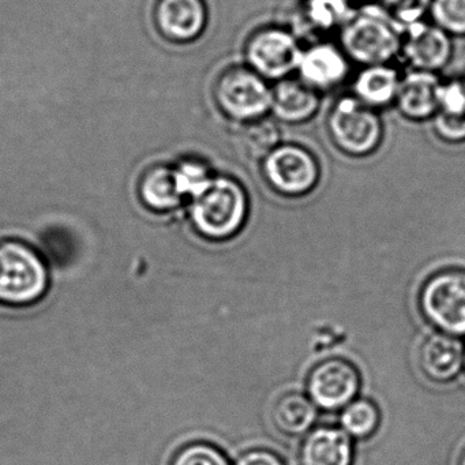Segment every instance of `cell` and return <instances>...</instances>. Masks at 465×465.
Listing matches in <instances>:
<instances>
[{
	"instance_id": "cell-32",
	"label": "cell",
	"mask_w": 465,
	"mask_h": 465,
	"mask_svg": "<svg viewBox=\"0 0 465 465\" xmlns=\"http://www.w3.org/2000/svg\"><path fill=\"white\" fill-rule=\"evenodd\" d=\"M464 364H465V358H464Z\"/></svg>"
},
{
	"instance_id": "cell-1",
	"label": "cell",
	"mask_w": 465,
	"mask_h": 465,
	"mask_svg": "<svg viewBox=\"0 0 465 465\" xmlns=\"http://www.w3.org/2000/svg\"><path fill=\"white\" fill-rule=\"evenodd\" d=\"M340 47L352 64L363 66L391 64L401 55L404 31L378 4L355 9L339 32Z\"/></svg>"
},
{
	"instance_id": "cell-5",
	"label": "cell",
	"mask_w": 465,
	"mask_h": 465,
	"mask_svg": "<svg viewBox=\"0 0 465 465\" xmlns=\"http://www.w3.org/2000/svg\"><path fill=\"white\" fill-rule=\"evenodd\" d=\"M213 97L220 113L236 124H252L271 114V83L247 66L224 70L214 83Z\"/></svg>"
},
{
	"instance_id": "cell-24",
	"label": "cell",
	"mask_w": 465,
	"mask_h": 465,
	"mask_svg": "<svg viewBox=\"0 0 465 465\" xmlns=\"http://www.w3.org/2000/svg\"><path fill=\"white\" fill-rule=\"evenodd\" d=\"M241 141L246 153L254 159L262 160L280 143V132L276 124L266 116L260 121L243 124Z\"/></svg>"
},
{
	"instance_id": "cell-25",
	"label": "cell",
	"mask_w": 465,
	"mask_h": 465,
	"mask_svg": "<svg viewBox=\"0 0 465 465\" xmlns=\"http://www.w3.org/2000/svg\"><path fill=\"white\" fill-rule=\"evenodd\" d=\"M378 5L405 32L411 26L426 21L431 0H380Z\"/></svg>"
},
{
	"instance_id": "cell-18",
	"label": "cell",
	"mask_w": 465,
	"mask_h": 465,
	"mask_svg": "<svg viewBox=\"0 0 465 465\" xmlns=\"http://www.w3.org/2000/svg\"><path fill=\"white\" fill-rule=\"evenodd\" d=\"M432 130L449 143L465 141V85L462 81L442 83L438 111L431 119Z\"/></svg>"
},
{
	"instance_id": "cell-2",
	"label": "cell",
	"mask_w": 465,
	"mask_h": 465,
	"mask_svg": "<svg viewBox=\"0 0 465 465\" xmlns=\"http://www.w3.org/2000/svg\"><path fill=\"white\" fill-rule=\"evenodd\" d=\"M249 213L246 190L231 176L216 175L208 187L192 200L193 225L209 241H225L239 232Z\"/></svg>"
},
{
	"instance_id": "cell-23",
	"label": "cell",
	"mask_w": 465,
	"mask_h": 465,
	"mask_svg": "<svg viewBox=\"0 0 465 465\" xmlns=\"http://www.w3.org/2000/svg\"><path fill=\"white\" fill-rule=\"evenodd\" d=\"M176 182L183 198H195L213 181L214 176L209 165L195 157H186L173 165Z\"/></svg>"
},
{
	"instance_id": "cell-19",
	"label": "cell",
	"mask_w": 465,
	"mask_h": 465,
	"mask_svg": "<svg viewBox=\"0 0 465 465\" xmlns=\"http://www.w3.org/2000/svg\"><path fill=\"white\" fill-rule=\"evenodd\" d=\"M143 205L154 212H168L183 203L173 165L156 164L143 173L138 186Z\"/></svg>"
},
{
	"instance_id": "cell-11",
	"label": "cell",
	"mask_w": 465,
	"mask_h": 465,
	"mask_svg": "<svg viewBox=\"0 0 465 465\" xmlns=\"http://www.w3.org/2000/svg\"><path fill=\"white\" fill-rule=\"evenodd\" d=\"M401 55L412 70L440 72L453 55L451 36L435 24H416L404 32Z\"/></svg>"
},
{
	"instance_id": "cell-28",
	"label": "cell",
	"mask_w": 465,
	"mask_h": 465,
	"mask_svg": "<svg viewBox=\"0 0 465 465\" xmlns=\"http://www.w3.org/2000/svg\"><path fill=\"white\" fill-rule=\"evenodd\" d=\"M233 465H285L282 457L269 449H250L236 460Z\"/></svg>"
},
{
	"instance_id": "cell-21",
	"label": "cell",
	"mask_w": 465,
	"mask_h": 465,
	"mask_svg": "<svg viewBox=\"0 0 465 465\" xmlns=\"http://www.w3.org/2000/svg\"><path fill=\"white\" fill-rule=\"evenodd\" d=\"M353 12L352 0H302V20L315 34L341 31Z\"/></svg>"
},
{
	"instance_id": "cell-9",
	"label": "cell",
	"mask_w": 465,
	"mask_h": 465,
	"mask_svg": "<svg viewBox=\"0 0 465 465\" xmlns=\"http://www.w3.org/2000/svg\"><path fill=\"white\" fill-rule=\"evenodd\" d=\"M361 389L359 370L347 359L331 358L318 363L307 380V391L317 408L344 410Z\"/></svg>"
},
{
	"instance_id": "cell-8",
	"label": "cell",
	"mask_w": 465,
	"mask_h": 465,
	"mask_svg": "<svg viewBox=\"0 0 465 465\" xmlns=\"http://www.w3.org/2000/svg\"><path fill=\"white\" fill-rule=\"evenodd\" d=\"M261 170L269 186L284 197H303L320 181V164L309 149L282 143L262 160Z\"/></svg>"
},
{
	"instance_id": "cell-26",
	"label": "cell",
	"mask_w": 465,
	"mask_h": 465,
	"mask_svg": "<svg viewBox=\"0 0 465 465\" xmlns=\"http://www.w3.org/2000/svg\"><path fill=\"white\" fill-rule=\"evenodd\" d=\"M429 17L450 36H465V0H431Z\"/></svg>"
},
{
	"instance_id": "cell-4",
	"label": "cell",
	"mask_w": 465,
	"mask_h": 465,
	"mask_svg": "<svg viewBox=\"0 0 465 465\" xmlns=\"http://www.w3.org/2000/svg\"><path fill=\"white\" fill-rule=\"evenodd\" d=\"M326 130L336 148L351 157L370 156L383 140L380 114L359 102L353 94L340 97L333 103L326 119Z\"/></svg>"
},
{
	"instance_id": "cell-10",
	"label": "cell",
	"mask_w": 465,
	"mask_h": 465,
	"mask_svg": "<svg viewBox=\"0 0 465 465\" xmlns=\"http://www.w3.org/2000/svg\"><path fill=\"white\" fill-rule=\"evenodd\" d=\"M351 64L339 45L317 42L302 53L296 75L318 94L333 91L350 77Z\"/></svg>"
},
{
	"instance_id": "cell-30",
	"label": "cell",
	"mask_w": 465,
	"mask_h": 465,
	"mask_svg": "<svg viewBox=\"0 0 465 465\" xmlns=\"http://www.w3.org/2000/svg\"><path fill=\"white\" fill-rule=\"evenodd\" d=\"M462 83H464V85H465V74H464V80H462Z\"/></svg>"
},
{
	"instance_id": "cell-29",
	"label": "cell",
	"mask_w": 465,
	"mask_h": 465,
	"mask_svg": "<svg viewBox=\"0 0 465 465\" xmlns=\"http://www.w3.org/2000/svg\"><path fill=\"white\" fill-rule=\"evenodd\" d=\"M459 465H465V449L462 450L461 456H460Z\"/></svg>"
},
{
	"instance_id": "cell-31",
	"label": "cell",
	"mask_w": 465,
	"mask_h": 465,
	"mask_svg": "<svg viewBox=\"0 0 465 465\" xmlns=\"http://www.w3.org/2000/svg\"><path fill=\"white\" fill-rule=\"evenodd\" d=\"M352 2H353V0H352ZM361 2H366V0H361Z\"/></svg>"
},
{
	"instance_id": "cell-3",
	"label": "cell",
	"mask_w": 465,
	"mask_h": 465,
	"mask_svg": "<svg viewBox=\"0 0 465 465\" xmlns=\"http://www.w3.org/2000/svg\"><path fill=\"white\" fill-rule=\"evenodd\" d=\"M47 288V265L36 250L20 241L0 242V303L29 306Z\"/></svg>"
},
{
	"instance_id": "cell-13",
	"label": "cell",
	"mask_w": 465,
	"mask_h": 465,
	"mask_svg": "<svg viewBox=\"0 0 465 465\" xmlns=\"http://www.w3.org/2000/svg\"><path fill=\"white\" fill-rule=\"evenodd\" d=\"M440 85L437 73L410 70L401 75L394 107L407 121H431L438 111Z\"/></svg>"
},
{
	"instance_id": "cell-16",
	"label": "cell",
	"mask_w": 465,
	"mask_h": 465,
	"mask_svg": "<svg viewBox=\"0 0 465 465\" xmlns=\"http://www.w3.org/2000/svg\"><path fill=\"white\" fill-rule=\"evenodd\" d=\"M302 465H352V438L341 427L321 426L304 437Z\"/></svg>"
},
{
	"instance_id": "cell-20",
	"label": "cell",
	"mask_w": 465,
	"mask_h": 465,
	"mask_svg": "<svg viewBox=\"0 0 465 465\" xmlns=\"http://www.w3.org/2000/svg\"><path fill=\"white\" fill-rule=\"evenodd\" d=\"M274 427L287 437L309 434L317 420V405L306 394L290 391L282 394L272 411Z\"/></svg>"
},
{
	"instance_id": "cell-14",
	"label": "cell",
	"mask_w": 465,
	"mask_h": 465,
	"mask_svg": "<svg viewBox=\"0 0 465 465\" xmlns=\"http://www.w3.org/2000/svg\"><path fill=\"white\" fill-rule=\"evenodd\" d=\"M464 358V345L460 337L437 331L421 344L419 366L429 380L446 383L460 374Z\"/></svg>"
},
{
	"instance_id": "cell-15",
	"label": "cell",
	"mask_w": 465,
	"mask_h": 465,
	"mask_svg": "<svg viewBox=\"0 0 465 465\" xmlns=\"http://www.w3.org/2000/svg\"><path fill=\"white\" fill-rule=\"evenodd\" d=\"M321 96L298 77L285 78L272 85L271 114L274 121L299 124L310 121L320 111Z\"/></svg>"
},
{
	"instance_id": "cell-27",
	"label": "cell",
	"mask_w": 465,
	"mask_h": 465,
	"mask_svg": "<svg viewBox=\"0 0 465 465\" xmlns=\"http://www.w3.org/2000/svg\"><path fill=\"white\" fill-rule=\"evenodd\" d=\"M170 465H232L224 451L208 442H193L176 451Z\"/></svg>"
},
{
	"instance_id": "cell-7",
	"label": "cell",
	"mask_w": 465,
	"mask_h": 465,
	"mask_svg": "<svg viewBox=\"0 0 465 465\" xmlns=\"http://www.w3.org/2000/svg\"><path fill=\"white\" fill-rule=\"evenodd\" d=\"M303 47L296 35L282 26L258 29L244 45L246 66L269 83L296 74Z\"/></svg>"
},
{
	"instance_id": "cell-12",
	"label": "cell",
	"mask_w": 465,
	"mask_h": 465,
	"mask_svg": "<svg viewBox=\"0 0 465 465\" xmlns=\"http://www.w3.org/2000/svg\"><path fill=\"white\" fill-rule=\"evenodd\" d=\"M154 25L168 42L186 45L194 42L208 25V10L203 0H157Z\"/></svg>"
},
{
	"instance_id": "cell-6",
	"label": "cell",
	"mask_w": 465,
	"mask_h": 465,
	"mask_svg": "<svg viewBox=\"0 0 465 465\" xmlns=\"http://www.w3.org/2000/svg\"><path fill=\"white\" fill-rule=\"evenodd\" d=\"M421 314L432 326L450 336H465V269L435 272L419 293Z\"/></svg>"
},
{
	"instance_id": "cell-22",
	"label": "cell",
	"mask_w": 465,
	"mask_h": 465,
	"mask_svg": "<svg viewBox=\"0 0 465 465\" xmlns=\"http://www.w3.org/2000/svg\"><path fill=\"white\" fill-rule=\"evenodd\" d=\"M381 423V413L377 404L369 399L353 400L342 410L340 416L341 429L356 440L371 437Z\"/></svg>"
},
{
	"instance_id": "cell-17",
	"label": "cell",
	"mask_w": 465,
	"mask_h": 465,
	"mask_svg": "<svg viewBox=\"0 0 465 465\" xmlns=\"http://www.w3.org/2000/svg\"><path fill=\"white\" fill-rule=\"evenodd\" d=\"M400 81L401 75L391 64L363 66L352 80V94L367 107L378 111L394 105Z\"/></svg>"
}]
</instances>
